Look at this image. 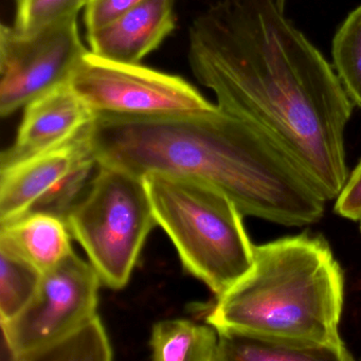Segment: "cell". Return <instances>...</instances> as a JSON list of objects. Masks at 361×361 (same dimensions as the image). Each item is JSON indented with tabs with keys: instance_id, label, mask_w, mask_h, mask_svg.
Masks as SVG:
<instances>
[{
	"instance_id": "6da1fadb",
	"label": "cell",
	"mask_w": 361,
	"mask_h": 361,
	"mask_svg": "<svg viewBox=\"0 0 361 361\" xmlns=\"http://www.w3.org/2000/svg\"><path fill=\"white\" fill-rule=\"evenodd\" d=\"M190 67L217 105L265 130L329 202L350 172L353 104L318 48L274 0H219L192 23Z\"/></svg>"
},
{
	"instance_id": "7a4b0ae2",
	"label": "cell",
	"mask_w": 361,
	"mask_h": 361,
	"mask_svg": "<svg viewBox=\"0 0 361 361\" xmlns=\"http://www.w3.org/2000/svg\"><path fill=\"white\" fill-rule=\"evenodd\" d=\"M88 141L98 164L143 177H189L229 196L244 216L285 227L318 223L327 198L259 126L215 105L169 115L96 114Z\"/></svg>"
},
{
	"instance_id": "3957f363",
	"label": "cell",
	"mask_w": 361,
	"mask_h": 361,
	"mask_svg": "<svg viewBox=\"0 0 361 361\" xmlns=\"http://www.w3.org/2000/svg\"><path fill=\"white\" fill-rule=\"evenodd\" d=\"M344 272L322 235L304 232L255 245L250 270L217 297V331L270 336L350 354L340 335Z\"/></svg>"
},
{
	"instance_id": "277c9868",
	"label": "cell",
	"mask_w": 361,
	"mask_h": 361,
	"mask_svg": "<svg viewBox=\"0 0 361 361\" xmlns=\"http://www.w3.org/2000/svg\"><path fill=\"white\" fill-rule=\"evenodd\" d=\"M143 179L157 225L189 274L219 297L250 270L255 245L229 196L189 177L152 173Z\"/></svg>"
},
{
	"instance_id": "5b68a950",
	"label": "cell",
	"mask_w": 361,
	"mask_h": 361,
	"mask_svg": "<svg viewBox=\"0 0 361 361\" xmlns=\"http://www.w3.org/2000/svg\"><path fill=\"white\" fill-rule=\"evenodd\" d=\"M96 176L65 221L109 288L126 286L147 236L157 226L145 179L98 164Z\"/></svg>"
},
{
	"instance_id": "8992f818",
	"label": "cell",
	"mask_w": 361,
	"mask_h": 361,
	"mask_svg": "<svg viewBox=\"0 0 361 361\" xmlns=\"http://www.w3.org/2000/svg\"><path fill=\"white\" fill-rule=\"evenodd\" d=\"M101 283L92 264L75 252L42 274L24 310L0 323L12 358L47 361L59 346L98 320Z\"/></svg>"
},
{
	"instance_id": "52a82bcc",
	"label": "cell",
	"mask_w": 361,
	"mask_h": 361,
	"mask_svg": "<svg viewBox=\"0 0 361 361\" xmlns=\"http://www.w3.org/2000/svg\"><path fill=\"white\" fill-rule=\"evenodd\" d=\"M69 83L96 114L169 115L209 111L216 105L183 78L107 60L90 50Z\"/></svg>"
},
{
	"instance_id": "ba28073f",
	"label": "cell",
	"mask_w": 361,
	"mask_h": 361,
	"mask_svg": "<svg viewBox=\"0 0 361 361\" xmlns=\"http://www.w3.org/2000/svg\"><path fill=\"white\" fill-rule=\"evenodd\" d=\"M88 49L80 37L78 16L37 32L0 28V115L8 117L42 94L71 81Z\"/></svg>"
},
{
	"instance_id": "9c48e42d",
	"label": "cell",
	"mask_w": 361,
	"mask_h": 361,
	"mask_svg": "<svg viewBox=\"0 0 361 361\" xmlns=\"http://www.w3.org/2000/svg\"><path fill=\"white\" fill-rule=\"evenodd\" d=\"M24 109L18 136L13 145L1 153L0 168L71 140L96 117L69 82L42 94Z\"/></svg>"
},
{
	"instance_id": "30bf717a",
	"label": "cell",
	"mask_w": 361,
	"mask_h": 361,
	"mask_svg": "<svg viewBox=\"0 0 361 361\" xmlns=\"http://www.w3.org/2000/svg\"><path fill=\"white\" fill-rule=\"evenodd\" d=\"M88 126L59 147L0 168V224L30 212L82 160L94 155Z\"/></svg>"
},
{
	"instance_id": "8fae6325",
	"label": "cell",
	"mask_w": 361,
	"mask_h": 361,
	"mask_svg": "<svg viewBox=\"0 0 361 361\" xmlns=\"http://www.w3.org/2000/svg\"><path fill=\"white\" fill-rule=\"evenodd\" d=\"M176 28L174 0H145L97 30L87 32L90 50L115 62L140 64Z\"/></svg>"
},
{
	"instance_id": "7c38bea8",
	"label": "cell",
	"mask_w": 361,
	"mask_h": 361,
	"mask_svg": "<svg viewBox=\"0 0 361 361\" xmlns=\"http://www.w3.org/2000/svg\"><path fill=\"white\" fill-rule=\"evenodd\" d=\"M0 226V247L16 253L41 274L73 252V235L65 219L58 215L35 211Z\"/></svg>"
},
{
	"instance_id": "4fadbf2b",
	"label": "cell",
	"mask_w": 361,
	"mask_h": 361,
	"mask_svg": "<svg viewBox=\"0 0 361 361\" xmlns=\"http://www.w3.org/2000/svg\"><path fill=\"white\" fill-rule=\"evenodd\" d=\"M216 361H348L352 354L270 336L217 331Z\"/></svg>"
},
{
	"instance_id": "5bb4252c",
	"label": "cell",
	"mask_w": 361,
	"mask_h": 361,
	"mask_svg": "<svg viewBox=\"0 0 361 361\" xmlns=\"http://www.w3.org/2000/svg\"><path fill=\"white\" fill-rule=\"evenodd\" d=\"M219 333L212 325L166 319L153 326L149 346L156 361H216Z\"/></svg>"
},
{
	"instance_id": "9a60e30c",
	"label": "cell",
	"mask_w": 361,
	"mask_h": 361,
	"mask_svg": "<svg viewBox=\"0 0 361 361\" xmlns=\"http://www.w3.org/2000/svg\"><path fill=\"white\" fill-rule=\"evenodd\" d=\"M331 56L346 94L361 109V6L348 14L336 32Z\"/></svg>"
},
{
	"instance_id": "2e32d148",
	"label": "cell",
	"mask_w": 361,
	"mask_h": 361,
	"mask_svg": "<svg viewBox=\"0 0 361 361\" xmlns=\"http://www.w3.org/2000/svg\"><path fill=\"white\" fill-rule=\"evenodd\" d=\"M0 323L6 322L24 310L31 301L42 274L28 262L0 247Z\"/></svg>"
},
{
	"instance_id": "e0dca14e",
	"label": "cell",
	"mask_w": 361,
	"mask_h": 361,
	"mask_svg": "<svg viewBox=\"0 0 361 361\" xmlns=\"http://www.w3.org/2000/svg\"><path fill=\"white\" fill-rule=\"evenodd\" d=\"M14 28L23 35L37 32L54 23L75 16L87 0H16Z\"/></svg>"
},
{
	"instance_id": "ac0fdd59",
	"label": "cell",
	"mask_w": 361,
	"mask_h": 361,
	"mask_svg": "<svg viewBox=\"0 0 361 361\" xmlns=\"http://www.w3.org/2000/svg\"><path fill=\"white\" fill-rule=\"evenodd\" d=\"M111 359H113V348L102 321L99 318L54 350L47 361H109Z\"/></svg>"
},
{
	"instance_id": "d6986e66",
	"label": "cell",
	"mask_w": 361,
	"mask_h": 361,
	"mask_svg": "<svg viewBox=\"0 0 361 361\" xmlns=\"http://www.w3.org/2000/svg\"><path fill=\"white\" fill-rule=\"evenodd\" d=\"M145 0H87L84 10V24L87 32L113 22Z\"/></svg>"
},
{
	"instance_id": "ffe728a7",
	"label": "cell",
	"mask_w": 361,
	"mask_h": 361,
	"mask_svg": "<svg viewBox=\"0 0 361 361\" xmlns=\"http://www.w3.org/2000/svg\"><path fill=\"white\" fill-rule=\"evenodd\" d=\"M334 209L339 216L353 221H361V160L352 173L336 198Z\"/></svg>"
},
{
	"instance_id": "44dd1931",
	"label": "cell",
	"mask_w": 361,
	"mask_h": 361,
	"mask_svg": "<svg viewBox=\"0 0 361 361\" xmlns=\"http://www.w3.org/2000/svg\"><path fill=\"white\" fill-rule=\"evenodd\" d=\"M274 4H276V8H278L282 13H284L286 0H274Z\"/></svg>"
},
{
	"instance_id": "7402d4cb",
	"label": "cell",
	"mask_w": 361,
	"mask_h": 361,
	"mask_svg": "<svg viewBox=\"0 0 361 361\" xmlns=\"http://www.w3.org/2000/svg\"><path fill=\"white\" fill-rule=\"evenodd\" d=\"M360 232H361V223H360Z\"/></svg>"
},
{
	"instance_id": "603a6c76",
	"label": "cell",
	"mask_w": 361,
	"mask_h": 361,
	"mask_svg": "<svg viewBox=\"0 0 361 361\" xmlns=\"http://www.w3.org/2000/svg\"><path fill=\"white\" fill-rule=\"evenodd\" d=\"M360 360H361V356H360Z\"/></svg>"
}]
</instances>
